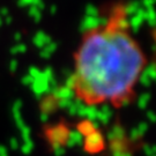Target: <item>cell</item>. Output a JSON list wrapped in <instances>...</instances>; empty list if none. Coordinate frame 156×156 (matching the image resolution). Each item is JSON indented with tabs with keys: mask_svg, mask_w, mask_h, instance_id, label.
Masks as SVG:
<instances>
[{
	"mask_svg": "<svg viewBox=\"0 0 156 156\" xmlns=\"http://www.w3.org/2000/svg\"><path fill=\"white\" fill-rule=\"evenodd\" d=\"M147 65L127 4L116 1L108 6L101 22L82 33L67 86L84 105L120 109L133 102Z\"/></svg>",
	"mask_w": 156,
	"mask_h": 156,
	"instance_id": "6da1fadb",
	"label": "cell"
}]
</instances>
